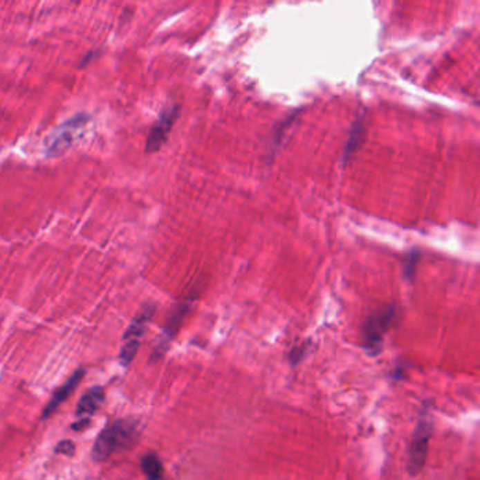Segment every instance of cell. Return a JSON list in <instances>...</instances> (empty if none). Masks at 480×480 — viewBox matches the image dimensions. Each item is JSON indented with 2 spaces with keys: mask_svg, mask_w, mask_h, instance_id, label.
<instances>
[{
  "mask_svg": "<svg viewBox=\"0 0 480 480\" xmlns=\"http://www.w3.org/2000/svg\"><path fill=\"white\" fill-rule=\"evenodd\" d=\"M140 435V424L134 420H117L109 424L96 438L92 458L104 461L111 454L130 448Z\"/></svg>",
  "mask_w": 480,
  "mask_h": 480,
  "instance_id": "6da1fadb",
  "label": "cell"
},
{
  "mask_svg": "<svg viewBox=\"0 0 480 480\" xmlns=\"http://www.w3.org/2000/svg\"><path fill=\"white\" fill-rule=\"evenodd\" d=\"M396 306L385 304L376 308L368 318L362 329L364 347L371 355H376L382 351V344L386 333L396 320Z\"/></svg>",
  "mask_w": 480,
  "mask_h": 480,
  "instance_id": "7a4b0ae2",
  "label": "cell"
},
{
  "mask_svg": "<svg viewBox=\"0 0 480 480\" xmlns=\"http://www.w3.org/2000/svg\"><path fill=\"white\" fill-rule=\"evenodd\" d=\"M431 434H432V418H431L430 410L425 407L420 414L418 423L413 434L410 451H409L407 472L410 476H417L424 469Z\"/></svg>",
  "mask_w": 480,
  "mask_h": 480,
  "instance_id": "3957f363",
  "label": "cell"
},
{
  "mask_svg": "<svg viewBox=\"0 0 480 480\" xmlns=\"http://www.w3.org/2000/svg\"><path fill=\"white\" fill-rule=\"evenodd\" d=\"M88 123H89V116L77 114L72 117L71 120H68V122L58 126L46 141L48 155H59L61 152L68 149L76 138L82 136Z\"/></svg>",
  "mask_w": 480,
  "mask_h": 480,
  "instance_id": "277c9868",
  "label": "cell"
},
{
  "mask_svg": "<svg viewBox=\"0 0 480 480\" xmlns=\"http://www.w3.org/2000/svg\"><path fill=\"white\" fill-rule=\"evenodd\" d=\"M193 299H194V296H189V297L183 299L182 302L176 303V304L174 306V308L169 311L168 318H167V323H165V326H164L163 335H161V341L158 342V345L155 347V351H154V353H152V359H155V361L164 355V352H165L168 344L174 340V337L176 335V333L179 331V329H181V326H182V323H183V320H185L186 314H187L189 310H190V306H192V303H193Z\"/></svg>",
  "mask_w": 480,
  "mask_h": 480,
  "instance_id": "5b68a950",
  "label": "cell"
},
{
  "mask_svg": "<svg viewBox=\"0 0 480 480\" xmlns=\"http://www.w3.org/2000/svg\"><path fill=\"white\" fill-rule=\"evenodd\" d=\"M179 114V106H171L168 109H165L163 111V114L159 116L158 122L152 126L148 138H147V144H145V149L147 152H155L158 149H161V147L167 142L168 136L174 127L175 120L178 118Z\"/></svg>",
  "mask_w": 480,
  "mask_h": 480,
  "instance_id": "8992f818",
  "label": "cell"
},
{
  "mask_svg": "<svg viewBox=\"0 0 480 480\" xmlns=\"http://www.w3.org/2000/svg\"><path fill=\"white\" fill-rule=\"evenodd\" d=\"M84 375H85V372L82 369H77L76 372H73V375L59 389H57V391L54 393V396L51 397V400H50L48 405L46 406L44 412H43V418L51 417L61 407V405L73 393V390L76 389L79 382L82 380Z\"/></svg>",
  "mask_w": 480,
  "mask_h": 480,
  "instance_id": "52a82bcc",
  "label": "cell"
},
{
  "mask_svg": "<svg viewBox=\"0 0 480 480\" xmlns=\"http://www.w3.org/2000/svg\"><path fill=\"white\" fill-rule=\"evenodd\" d=\"M365 114L364 113H359L356 117H355V122L352 124V130L349 133V138H348V142L344 148V165H347L353 154L359 149V147H361L362 141H364V136H365Z\"/></svg>",
  "mask_w": 480,
  "mask_h": 480,
  "instance_id": "ba28073f",
  "label": "cell"
},
{
  "mask_svg": "<svg viewBox=\"0 0 480 480\" xmlns=\"http://www.w3.org/2000/svg\"><path fill=\"white\" fill-rule=\"evenodd\" d=\"M104 400V390L102 387H92L89 389L79 400V405L76 409L77 417H88L93 416L99 407L102 406Z\"/></svg>",
  "mask_w": 480,
  "mask_h": 480,
  "instance_id": "9c48e42d",
  "label": "cell"
},
{
  "mask_svg": "<svg viewBox=\"0 0 480 480\" xmlns=\"http://www.w3.org/2000/svg\"><path fill=\"white\" fill-rule=\"evenodd\" d=\"M154 311H155V307L149 306V307H147L144 311H141L133 320L131 324L129 326V329L124 333V340L126 341H140V338L142 337L148 323L151 322V318L154 315Z\"/></svg>",
  "mask_w": 480,
  "mask_h": 480,
  "instance_id": "30bf717a",
  "label": "cell"
},
{
  "mask_svg": "<svg viewBox=\"0 0 480 480\" xmlns=\"http://www.w3.org/2000/svg\"><path fill=\"white\" fill-rule=\"evenodd\" d=\"M141 469L145 473V476L151 480L161 479L164 476V466L161 459H159L155 454H145L141 459Z\"/></svg>",
  "mask_w": 480,
  "mask_h": 480,
  "instance_id": "8fae6325",
  "label": "cell"
},
{
  "mask_svg": "<svg viewBox=\"0 0 480 480\" xmlns=\"http://www.w3.org/2000/svg\"><path fill=\"white\" fill-rule=\"evenodd\" d=\"M418 259H420V252H418V250H413V251L407 255V258L405 259V264H403V275H405V277L407 279V281H413V279H414Z\"/></svg>",
  "mask_w": 480,
  "mask_h": 480,
  "instance_id": "7c38bea8",
  "label": "cell"
},
{
  "mask_svg": "<svg viewBox=\"0 0 480 480\" xmlns=\"http://www.w3.org/2000/svg\"><path fill=\"white\" fill-rule=\"evenodd\" d=\"M140 348V341H126V344L122 348V352H120V362H122L123 367H127L137 353Z\"/></svg>",
  "mask_w": 480,
  "mask_h": 480,
  "instance_id": "4fadbf2b",
  "label": "cell"
},
{
  "mask_svg": "<svg viewBox=\"0 0 480 480\" xmlns=\"http://www.w3.org/2000/svg\"><path fill=\"white\" fill-rule=\"evenodd\" d=\"M308 351H310V344L308 342H304V344H300V345L292 348V351L289 352V356H288L290 364L293 367L297 365L300 361H303L304 356H307Z\"/></svg>",
  "mask_w": 480,
  "mask_h": 480,
  "instance_id": "5bb4252c",
  "label": "cell"
},
{
  "mask_svg": "<svg viewBox=\"0 0 480 480\" xmlns=\"http://www.w3.org/2000/svg\"><path fill=\"white\" fill-rule=\"evenodd\" d=\"M55 452L57 454H61V455H66V456H72L75 454V444L72 441H69V439H64V441H61L57 448H55Z\"/></svg>",
  "mask_w": 480,
  "mask_h": 480,
  "instance_id": "9a60e30c",
  "label": "cell"
}]
</instances>
